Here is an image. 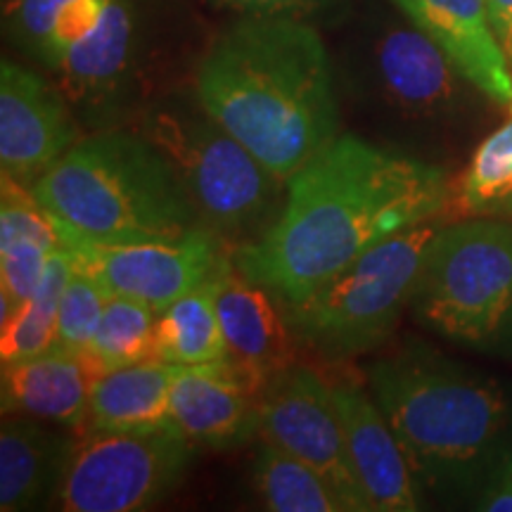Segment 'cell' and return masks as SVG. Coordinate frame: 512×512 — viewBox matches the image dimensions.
I'll list each match as a JSON object with an SVG mask.
<instances>
[{"label": "cell", "mask_w": 512, "mask_h": 512, "mask_svg": "<svg viewBox=\"0 0 512 512\" xmlns=\"http://www.w3.org/2000/svg\"><path fill=\"white\" fill-rule=\"evenodd\" d=\"M446 202L439 166L339 133L287 181L273 226L230 256L285 306L299 304L368 249L434 219Z\"/></svg>", "instance_id": "6da1fadb"}, {"label": "cell", "mask_w": 512, "mask_h": 512, "mask_svg": "<svg viewBox=\"0 0 512 512\" xmlns=\"http://www.w3.org/2000/svg\"><path fill=\"white\" fill-rule=\"evenodd\" d=\"M195 95L280 181L339 136V100L323 38L292 15L242 17L197 64Z\"/></svg>", "instance_id": "7a4b0ae2"}, {"label": "cell", "mask_w": 512, "mask_h": 512, "mask_svg": "<svg viewBox=\"0 0 512 512\" xmlns=\"http://www.w3.org/2000/svg\"><path fill=\"white\" fill-rule=\"evenodd\" d=\"M31 190L57 226L95 242L178 240L202 226L176 169L143 133L79 138Z\"/></svg>", "instance_id": "3957f363"}, {"label": "cell", "mask_w": 512, "mask_h": 512, "mask_svg": "<svg viewBox=\"0 0 512 512\" xmlns=\"http://www.w3.org/2000/svg\"><path fill=\"white\" fill-rule=\"evenodd\" d=\"M368 382L413 472L432 484L470 477L510 418L498 384L425 354L382 358L370 366Z\"/></svg>", "instance_id": "277c9868"}, {"label": "cell", "mask_w": 512, "mask_h": 512, "mask_svg": "<svg viewBox=\"0 0 512 512\" xmlns=\"http://www.w3.org/2000/svg\"><path fill=\"white\" fill-rule=\"evenodd\" d=\"M439 230L432 221L403 230L358 256L304 302L285 306L294 335L328 358L366 354L382 344L411 304Z\"/></svg>", "instance_id": "5b68a950"}, {"label": "cell", "mask_w": 512, "mask_h": 512, "mask_svg": "<svg viewBox=\"0 0 512 512\" xmlns=\"http://www.w3.org/2000/svg\"><path fill=\"white\" fill-rule=\"evenodd\" d=\"M143 136L169 159L214 233L245 245L259 240L283 211L287 183L204 110L147 114Z\"/></svg>", "instance_id": "8992f818"}, {"label": "cell", "mask_w": 512, "mask_h": 512, "mask_svg": "<svg viewBox=\"0 0 512 512\" xmlns=\"http://www.w3.org/2000/svg\"><path fill=\"white\" fill-rule=\"evenodd\" d=\"M418 320L444 337L486 344L512 320V226L475 219L439 230L413 292Z\"/></svg>", "instance_id": "52a82bcc"}, {"label": "cell", "mask_w": 512, "mask_h": 512, "mask_svg": "<svg viewBox=\"0 0 512 512\" xmlns=\"http://www.w3.org/2000/svg\"><path fill=\"white\" fill-rule=\"evenodd\" d=\"M192 441L174 422L155 430L91 432L72 448L53 496L64 512H140L181 484Z\"/></svg>", "instance_id": "ba28073f"}, {"label": "cell", "mask_w": 512, "mask_h": 512, "mask_svg": "<svg viewBox=\"0 0 512 512\" xmlns=\"http://www.w3.org/2000/svg\"><path fill=\"white\" fill-rule=\"evenodd\" d=\"M55 228L74 264L98 278L107 292L138 299L157 313L214 278L226 256L207 226H197L178 240L117 245L88 240L57 223Z\"/></svg>", "instance_id": "9c48e42d"}, {"label": "cell", "mask_w": 512, "mask_h": 512, "mask_svg": "<svg viewBox=\"0 0 512 512\" xmlns=\"http://www.w3.org/2000/svg\"><path fill=\"white\" fill-rule=\"evenodd\" d=\"M259 434L316 467L351 512L370 510L351 463L332 384L316 370L290 366L268 377L259 403Z\"/></svg>", "instance_id": "30bf717a"}, {"label": "cell", "mask_w": 512, "mask_h": 512, "mask_svg": "<svg viewBox=\"0 0 512 512\" xmlns=\"http://www.w3.org/2000/svg\"><path fill=\"white\" fill-rule=\"evenodd\" d=\"M356 86L370 105L406 121L444 119L458 105V76L437 43L415 24L389 22L356 46Z\"/></svg>", "instance_id": "8fae6325"}, {"label": "cell", "mask_w": 512, "mask_h": 512, "mask_svg": "<svg viewBox=\"0 0 512 512\" xmlns=\"http://www.w3.org/2000/svg\"><path fill=\"white\" fill-rule=\"evenodd\" d=\"M67 98L31 69L0 64V166L3 176L34 185L69 147L79 128Z\"/></svg>", "instance_id": "7c38bea8"}, {"label": "cell", "mask_w": 512, "mask_h": 512, "mask_svg": "<svg viewBox=\"0 0 512 512\" xmlns=\"http://www.w3.org/2000/svg\"><path fill=\"white\" fill-rule=\"evenodd\" d=\"M266 382L230 358L178 366L171 384V422L195 446L233 448L259 432Z\"/></svg>", "instance_id": "4fadbf2b"}, {"label": "cell", "mask_w": 512, "mask_h": 512, "mask_svg": "<svg viewBox=\"0 0 512 512\" xmlns=\"http://www.w3.org/2000/svg\"><path fill=\"white\" fill-rule=\"evenodd\" d=\"M432 38L460 76L512 114V67L491 27L486 0H392Z\"/></svg>", "instance_id": "5bb4252c"}, {"label": "cell", "mask_w": 512, "mask_h": 512, "mask_svg": "<svg viewBox=\"0 0 512 512\" xmlns=\"http://www.w3.org/2000/svg\"><path fill=\"white\" fill-rule=\"evenodd\" d=\"M332 394L342 415L351 463L370 512L420 510L411 460L373 394L356 382L332 384Z\"/></svg>", "instance_id": "9a60e30c"}, {"label": "cell", "mask_w": 512, "mask_h": 512, "mask_svg": "<svg viewBox=\"0 0 512 512\" xmlns=\"http://www.w3.org/2000/svg\"><path fill=\"white\" fill-rule=\"evenodd\" d=\"M271 294L238 271L233 259L223 256L214 275V297L228 358L264 382L294 366L290 320L275 306Z\"/></svg>", "instance_id": "2e32d148"}, {"label": "cell", "mask_w": 512, "mask_h": 512, "mask_svg": "<svg viewBox=\"0 0 512 512\" xmlns=\"http://www.w3.org/2000/svg\"><path fill=\"white\" fill-rule=\"evenodd\" d=\"M93 375L86 356L55 344L27 361L3 366V408L79 430L88 422Z\"/></svg>", "instance_id": "e0dca14e"}, {"label": "cell", "mask_w": 512, "mask_h": 512, "mask_svg": "<svg viewBox=\"0 0 512 512\" xmlns=\"http://www.w3.org/2000/svg\"><path fill=\"white\" fill-rule=\"evenodd\" d=\"M136 46L133 0H110L100 24L53 69L57 88L81 110H105L124 88Z\"/></svg>", "instance_id": "ac0fdd59"}, {"label": "cell", "mask_w": 512, "mask_h": 512, "mask_svg": "<svg viewBox=\"0 0 512 512\" xmlns=\"http://www.w3.org/2000/svg\"><path fill=\"white\" fill-rule=\"evenodd\" d=\"M60 235L29 185L3 176L0 183V292L22 306L38 290Z\"/></svg>", "instance_id": "d6986e66"}, {"label": "cell", "mask_w": 512, "mask_h": 512, "mask_svg": "<svg viewBox=\"0 0 512 512\" xmlns=\"http://www.w3.org/2000/svg\"><path fill=\"white\" fill-rule=\"evenodd\" d=\"M43 420L15 415L0 430V510L24 512L53 501L74 444Z\"/></svg>", "instance_id": "ffe728a7"}, {"label": "cell", "mask_w": 512, "mask_h": 512, "mask_svg": "<svg viewBox=\"0 0 512 512\" xmlns=\"http://www.w3.org/2000/svg\"><path fill=\"white\" fill-rule=\"evenodd\" d=\"M176 368L162 358H150L95 373L88 401L91 432H133L169 425Z\"/></svg>", "instance_id": "44dd1931"}, {"label": "cell", "mask_w": 512, "mask_h": 512, "mask_svg": "<svg viewBox=\"0 0 512 512\" xmlns=\"http://www.w3.org/2000/svg\"><path fill=\"white\" fill-rule=\"evenodd\" d=\"M157 358L174 366H200L228 358L214 278L157 313Z\"/></svg>", "instance_id": "7402d4cb"}, {"label": "cell", "mask_w": 512, "mask_h": 512, "mask_svg": "<svg viewBox=\"0 0 512 512\" xmlns=\"http://www.w3.org/2000/svg\"><path fill=\"white\" fill-rule=\"evenodd\" d=\"M254 491L261 505L273 512H349L335 486L316 467L285 448L261 439L254 456Z\"/></svg>", "instance_id": "603a6c76"}, {"label": "cell", "mask_w": 512, "mask_h": 512, "mask_svg": "<svg viewBox=\"0 0 512 512\" xmlns=\"http://www.w3.org/2000/svg\"><path fill=\"white\" fill-rule=\"evenodd\" d=\"M72 271V256L60 245L50 254L46 275H43L38 290L0 328V361H3V366L27 361L31 356L55 347L62 292Z\"/></svg>", "instance_id": "cb8c5ba5"}, {"label": "cell", "mask_w": 512, "mask_h": 512, "mask_svg": "<svg viewBox=\"0 0 512 512\" xmlns=\"http://www.w3.org/2000/svg\"><path fill=\"white\" fill-rule=\"evenodd\" d=\"M86 358L95 373L157 358V311L138 299L110 294Z\"/></svg>", "instance_id": "d4e9b609"}, {"label": "cell", "mask_w": 512, "mask_h": 512, "mask_svg": "<svg viewBox=\"0 0 512 512\" xmlns=\"http://www.w3.org/2000/svg\"><path fill=\"white\" fill-rule=\"evenodd\" d=\"M512 197V117L482 140L460 185V209L470 216H501Z\"/></svg>", "instance_id": "484cf974"}, {"label": "cell", "mask_w": 512, "mask_h": 512, "mask_svg": "<svg viewBox=\"0 0 512 512\" xmlns=\"http://www.w3.org/2000/svg\"><path fill=\"white\" fill-rule=\"evenodd\" d=\"M107 299H110V292L105 290V285L74 264V271L62 292L60 316H57V347L86 356L95 332H98Z\"/></svg>", "instance_id": "4316f807"}, {"label": "cell", "mask_w": 512, "mask_h": 512, "mask_svg": "<svg viewBox=\"0 0 512 512\" xmlns=\"http://www.w3.org/2000/svg\"><path fill=\"white\" fill-rule=\"evenodd\" d=\"M219 8H228L240 12L245 17H264V15H294V12L311 8L318 0H211Z\"/></svg>", "instance_id": "83f0119b"}, {"label": "cell", "mask_w": 512, "mask_h": 512, "mask_svg": "<svg viewBox=\"0 0 512 512\" xmlns=\"http://www.w3.org/2000/svg\"><path fill=\"white\" fill-rule=\"evenodd\" d=\"M486 8H489L491 27H494L512 67V0H486Z\"/></svg>", "instance_id": "f1b7e54d"}, {"label": "cell", "mask_w": 512, "mask_h": 512, "mask_svg": "<svg viewBox=\"0 0 512 512\" xmlns=\"http://www.w3.org/2000/svg\"><path fill=\"white\" fill-rule=\"evenodd\" d=\"M479 508L489 512H512V470L503 467L501 477L491 486Z\"/></svg>", "instance_id": "f546056e"}, {"label": "cell", "mask_w": 512, "mask_h": 512, "mask_svg": "<svg viewBox=\"0 0 512 512\" xmlns=\"http://www.w3.org/2000/svg\"><path fill=\"white\" fill-rule=\"evenodd\" d=\"M501 216H512V197H510V200H508V204H505V207H503Z\"/></svg>", "instance_id": "4dcf8cb0"}, {"label": "cell", "mask_w": 512, "mask_h": 512, "mask_svg": "<svg viewBox=\"0 0 512 512\" xmlns=\"http://www.w3.org/2000/svg\"><path fill=\"white\" fill-rule=\"evenodd\" d=\"M503 467H508V470H512V453H510L508 458H505V465Z\"/></svg>", "instance_id": "1f68e13d"}]
</instances>
